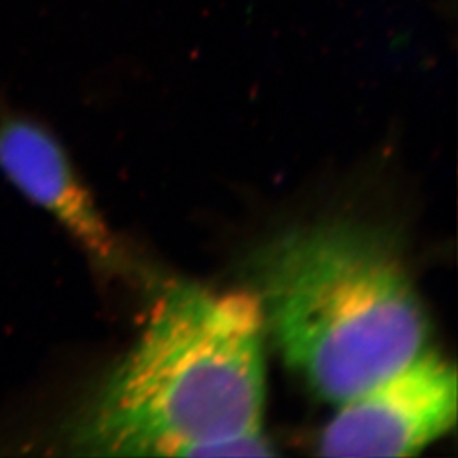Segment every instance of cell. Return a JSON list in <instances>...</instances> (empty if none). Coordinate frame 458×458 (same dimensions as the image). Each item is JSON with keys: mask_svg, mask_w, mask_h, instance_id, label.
<instances>
[{"mask_svg": "<svg viewBox=\"0 0 458 458\" xmlns=\"http://www.w3.org/2000/svg\"><path fill=\"white\" fill-rule=\"evenodd\" d=\"M0 170L17 191L48 211L94 262L106 268L121 265V246L53 134L26 117L2 119Z\"/></svg>", "mask_w": 458, "mask_h": 458, "instance_id": "obj_4", "label": "cell"}, {"mask_svg": "<svg viewBox=\"0 0 458 458\" xmlns=\"http://www.w3.org/2000/svg\"><path fill=\"white\" fill-rule=\"evenodd\" d=\"M457 370L426 348L404 369L340 404L318 454L323 457H414L457 423Z\"/></svg>", "mask_w": 458, "mask_h": 458, "instance_id": "obj_3", "label": "cell"}, {"mask_svg": "<svg viewBox=\"0 0 458 458\" xmlns=\"http://www.w3.org/2000/svg\"><path fill=\"white\" fill-rule=\"evenodd\" d=\"M255 295L280 355L319 399L344 404L428 348L429 319L393 243L333 221L255 255Z\"/></svg>", "mask_w": 458, "mask_h": 458, "instance_id": "obj_2", "label": "cell"}, {"mask_svg": "<svg viewBox=\"0 0 458 458\" xmlns=\"http://www.w3.org/2000/svg\"><path fill=\"white\" fill-rule=\"evenodd\" d=\"M265 321L255 293L174 284L73 431L106 457H270Z\"/></svg>", "mask_w": 458, "mask_h": 458, "instance_id": "obj_1", "label": "cell"}]
</instances>
